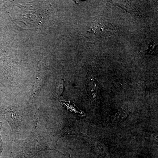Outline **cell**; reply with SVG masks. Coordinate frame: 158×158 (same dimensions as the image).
Returning <instances> with one entry per match:
<instances>
[{"label":"cell","mask_w":158,"mask_h":158,"mask_svg":"<svg viewBox=\"0 0 158 158\" xmlns=\"http://www.w3.org/2000/svg\"><path fill=\"white\" fill-rule=\"evenodd\" d=\"M91 82L90 85L92 86L91 88H89L90 89V90H89V93L91 96H92L94 99H96L97 96L100 94V89L97 82L95 81V79H91Z\"/></svg>","instance_id":"277c9868"},{"label":"cell","mask_w":158,"mask_h":158,"mask_svg":"<svg viewBox=\"0 0 158 158\" xmlns=\"http://www.w3.org/2000/svg\"><path fill=\"white\" fill-rule=\"evenodd\" d=\"M114 26H111V24H109L106 25L102 26L100 24H97L93 27H91L90 28V32H93L94 34H103V32H111L112 31L115 30V29L113 28Z\"/></svg>","instance_id":"6da1fadb"},{"label":"cell","mask_w":158,"mask_h":158,"mask_svg":"<svg viewBox=\"0 0 158 158\" xmlns=\"http://www.w3.org/2000/svg\"><path fill=\"white\" fill-rule=\"evenodd\" d=\"M2 122H0V131H1V127H2ZM2 150V139H1V135H0V155H1V152Z\"/></svg>","instance_id":"5b68a950"},{"label":"cell","mask_w":158,"mask_h":158,"mask_svg":"<svg viewBox=\"0 0 158 158\" xmlns=\"http://www.w3.org/2000/svg\"><path fill=\"white\" fill-rule=\"evenodd\" d=\"M60 103L61 104V106L62 107L67 109V110L71 113L78 114L79 115L81 116L85 115L84 112L79 110L77 107L70 101L69 100L68 102L62 101L60 102Z\"/></svg>","instance_id":"7a4b0ae2"},{"label":"cell","mask_w":158,"mask_h":158,"mask_svg":"<svg viewBox=\"0 0 158 158\" xmlns=\"http://www.w3.org/2000/svg\"><path fill=\"white\" fill-rule=\"evenodd\" d=\"M157 46V43L154 41L153 40L150 39L143 46V52L146 54H152L156 50Z\"/></svg>","instance_id":"3957f363"}]
</instances>
